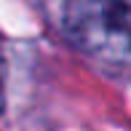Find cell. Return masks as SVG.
I'll use <instances>...</instances> for the list:
<instances>
[{
    "instance_id": "obj_2",
    "label": "cell",
    "mask_w": 131,
    "mask_h": 131,
    "mask_svg": "<svg viewBox=\"0 0 131 131\" xmlns=\"http://www.w3.org/2000/svg\"><path fill=\"white\" fill-rule=\"evenodd\" d=\"M0 112H3V62H0Z\"/></svg>"
},
{
    "instance_id": "obj_1",
    "label": "cell",
    "mask_w": 131,
    "mask_h": 131,
    "mask_svg": "<svg viewBox=\"0 0 131 131\" xmlns=\"http://www.w3.org/2000/svg\"><path fill=\"white\" fill-rule=\"evenodd\" d=\"M64 29L88 56L131 67V0H67Z\"/></svg>"
}]
</instances>
